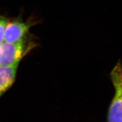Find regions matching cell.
<instances>
[{"label": "cell", "instance_id": "cell-2", "mask_svg": "<svg viewBox=\"0 0 122 122\" xmlns=\"http://www.w3.org/2000/svg\"><path fill=\"white\" fill-rule=\"evenodd\" d=\"M115 93L109 107L108 122H122V65L119 62L111 72Z\"/></svg>", "mask_w": 122, "mask_h": 122}, {"label": "cell", "instance_id": "cell-3", "mask_svg": "<svg viewBox=\"0 0 122 122\" xmlns=\"http://www.w3.org/2000/svg\"><path fill=\"white\" fill-rule=\"evenodd\" d=\"M35 23L32 20L24 22L21 18L9 20L5 32L4 41L13 43L27 37L30 28Z\"/></svg>", "mask_w": 122, "mask_h": 122}, {"label": "cell", "instance_id": "cell-4", "mask_svg": "<svg viewBox=\"0 0 122 122\" xmlns=\"http://www.w3.org/2000/svg\"><path fill=\"white\" fill-rule=\"evenodd\" d=\"M19 64L0 65V97L14 83Z\"/></svg>", "mask_w": 122, "mask_h": 122}, {"label": "cell", "instance_id": "cell-5", "mask_svg": "<svg viewBox=\"0 0 122 122\" xmlns=\"http://www.w3.org/2000/svg\"><path fill=\"white\" fill-rule=\"evenodd\" d=\"M8 21L6 18L0 16V44L4 42L5 32Z\"/></svg>", "mask_w": 122, "mask_h": 122}, {"label": "cell", "instance_id": "cell-1", "mask_svg": "<svg viewBox=\"0 0 122 122\" xmlns=\"http://www.w3.org/2000/svg\"><path fill=\"white\" fill-rule=\"evenodd\" d=\"M36 46V42L28 37L13 43L3 42L0 44V65L19 64L20 61Z\"/></svg>", "mask_w": 122, "mask_h": 122}]
</instances>
